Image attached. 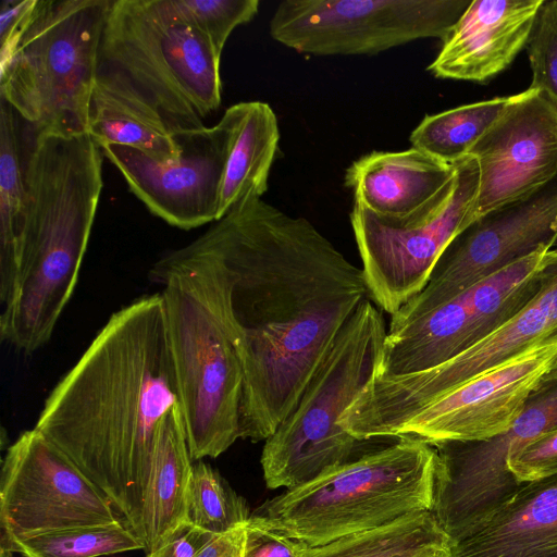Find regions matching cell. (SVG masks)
I'll return each mask as SVG.
<instances>
[{"label": "cell", "instance_id": "1f68e13d", "mask_svg": "<svg viewBox=\"0 0 557 557\" xmlns=\"http://www.w3.org/2000/svg\"><path fill=\"white\" fill-rule=\"evenodd\" d=\"M508 468L521 482H530L556 473L557 429L513 451L508 457Z\"/></svg>", "mask_w": 557, "mask_h": 557}, {"label": "cell", "instance_id": "ab89813d", "mask_svg": "<svg viewBox=\"0 0 557 557\" xmlns=\"http://www.w3.org/2000/svg\"><path fill=\"white\" fill-rule=\"evenodd\" d=\"M554 250L557 252V247Z\"/></svg>", "mask_w": 557, "mask_h": 557}, {"label": "cell", "instance_id": "7402d4cb", "mask_svg": "<svg viewBox=\"0 0 557 557\" xmlns=\"http://www.w3.org/2000/svg\"><path fill=\"white\" fill-rule=\"evenodd\" d=\"M87 133L99 147H132L159 162L177 159L182 152L158 111L122 79L101 70L92 83Z\"/></svg>", "mask_w": 557, "mask_h": 557}, {"label": "cell", "instance_id": "6da1fadb", "mask_svg": "<svg viewBox=\"0 0 557 557\" xmlns=\"http://www.w3.org/2000/svg\"><path fill=\"white\" fill-rule=\"evenodd\" d=\"M218 314L243 370L240 438L268 440L338 332L368 299L362 269L304 216L248 196L161 258Z\"/></svg>", "mask_w": 557, "mask_h": 557}, {"label": "cell", "instance_id": "d590c367", "mask_svg": "<svg viewBox=\"0 0 557 557\" xmlns=\"http://www.w3.org/2000/svg\"><path fill=\"white\" fill-rule=\"evenodd\" d=\"M246 523L216 534L197 557H244Z\"/></svg>", "mask_w": 557, "mask_h": 557}, {"label": "cell", "instance_id": "f1b7e54d", "mask_svg": "<svg viewBox=\"0 0 557 557\" xmlns=\"http://www.w3.org/2000/svg\"><path fill=\"white\" fill-rule=\"evenodd\" d=\"M251 513L239 496L210 465H193L188 497V518L196 525L215 534L245 524Z\"/></svg>", "mask_w": 557, "mask_h": 557}, {"label": "cell", "instance_id": "5b68a950", "mask_svg": "<svg viewBox=\"0 0 557 557\" xmlns=\"http://www.w3.org/2000/svg\"><path fill=\"white\" fill-rule=\"evenodd\" d=\"M387 327L366 300L338 332L295 409L265 440L260 463L270 490L295 488L371 449L342 425L345 411L376 375Z\"/></svg>", "mask_w": 557, "mask_h": 557}, {"label": "cell", "instance_id": "4fadbf2b", "mask_svg": "<svg viewBox=\"0 0 557 557\" xmlns=\"http://www.w3.org/2000/svg\"><path fill=\"white\" fill-rule=\"evenodd\" d=\"M542 248L395 330H387L376 377L416 373L471 348L528 305L541 288Z\"/></svg>", "mask_w": 557, "mask_h": 557}, {"label": "cell", "instance_id": "44dd1931", "mask_svg": "<svg viewBox=\"0 0 557 557\" xmlns=\"http://www.w3.org/2000/svg\"><path fill=\"white\" fill-rule=\"evenodd\" d=\"M450 557H557V472L525 482Z\"/></svg>", "mask_w": 557, "mask_h": 557}, {"label": "cell", "instance_id": "8992f818", "mask_svg": "<svg viewBox=\"0 0 557 557\" xmlns=\"http://www.w3.org/2000/svg\"><path fill=\"white\" fill-rule=\"evenodd\" d=\"M220 60L203 35L173 21L158 0H111L98 70L134 89L174 136L202 128L219 109Z\"/></svg>", "mask_w": 557, "mask_h": 557}, {"label": "cell", "instance_id": "74e56055", "mask_svg": "<svg viewBox=\"0 0 557 557\" xmlns=\"http://www.w3.org/2000/svg\"><path fill=\"white\" fill-rule=\"evenodd\" d=\"M424 557H450V547Z\"/></svg>", "mask_w": 557, "mask_h": 557}, {"label": "cell", "instance_id": "d4e9b609", "mask_svg": "<svg viewBox=\"0 0 557 557\" xmlns=\"http://www.w3.org/2000/svg\"><path fill=\"white\" fill-rule=\"evenodd\" d=\"M449 547L432 511H422L324 545L308 546L300 557H424Z\"/></svg>", "mask_w": 557, "mask_h": 557}, {"label": "cell", "instance_id": "f35d334b", "mask_svg": "<svg viewBox=\"0 0 557 557\" xmlns=\"http://www.w3.org/2000/svg\"><path fill=\"white\" fill-rule=\"evenodd\" d=\"M548 371H557V350L552 359L550 368Z\"/></svg>", "mask_w": 557, "mask_h": 557}, {"label": "cell", "instance_id": "83f0119b", "mask_svg": "<svg viewBox=\"0 0 557 557\" xmlns=\"http://www.w3.org/2000/svg\"><path fill=\"white\" fill-rule=\"evenodd\" d=\"M4 546L24 557H101L145 549L143 541L123 519L52 531Z\"/></svg>", "mask_w": 557, "mask_h": 557}, {"label": "cell", "instance_id": "9c48e42d", "mask_svg": "<svg viewBox=\"0 0 557 557\" xmlns=\"http://www.w3.org/2000/svg\"><path fill=\"white\" fill-rule=\"evenodd\" d=\"M557 343V252L550 249L535 297L478 344L434 368L374 376L345 411L342 426L360 441L394 437L421 409L531 348Z\"/></svg>", "mask_w": 557, "mask_h": 557}, {"label": "cell", "instance_id": "277c9868", "mask_svg": "<svg viewBox=\"0 0 557 557\" xmlns=\"http://www.w3.org/2000/svg\"><path fill=\"white\" fill-rule=\"evenodd\" d=\"M268 499L248 521L319 546L431 511L435 448L408 436Z\"/></svg>", "mask_w": 557, "mask_h": 557}, {"label": "cell", "instance_id": "ffe728a7", "mask_svg": "<svg viewBox=\"0 0 557 557\" xmlns=\"http://www.w3.org/2000/svg\"><path fill=\"white\" fill-rule=\"evenodd\" d=\"M454 177V164L411 147L360 157L346 170L345 185L354 193V203L398 221L426 206Z\"/></svg>", "mask_w": 557, "mask_h": 557}, {"label": "cell", "instance_id": "e575fe53", "mask_svg": "<svg viewBox=\"0 0 557 557\" xmlns=\"http://www.w3.org/2000/svg\"><path fill=\"white\" fill-rule=\"evenodd\" d=\"M215 535L187 520L147 553V557H197Z\"/></svg>", "mask_w": 557, "mask_h": 557}, {"label": "cell", "instance_id": "ba28073f", "mask_svg": "<svg viewBox=\"0 0 557 557\" xmlns=\"http://www.w3.org/2000/svg\"><path fill=\"white\" fill-rule=\"evenodd\" d=\"M169 341L193 461L216 458L240 438L244 376L226 332L194 280L159 259Z\"/></svg>", "mask_w": 557, "mask_h": 557}, {"label": "cell", "instance_id": "7a4b0ae2", "mask_svg": "<svg viewBox=\"0 0 557 557\" xmlns=\"http://www.w3.org/2000/svg\"><path fill=\"white\" fill-rule=\"evenodd\" d=\"M180 404L161 293L114 312L45 401L35 429L106 495L144 543L162 419Z\"/></svg>", "mask_w": 557, "mask_h": 557}, {"label": "cell", "instance_id": "cb8c5ba5", "mask_svg": "<svg viewBox=\"0 0 557 557\" xmlns=\"http://www.w3.org/2000/svg\"><path fill=\"white\" fill-rule=\"evenodd\" d=\"M278 139L277 119L267 102H240L221 185L218 220L245 197L261 198L267 191Z\"/></svg>", "mask_w": 557, "mask_h": 557}, {"label": "cell", "instance_id": "9a60e30c", "mask_svg": "<svg viewBox=\"0 0 557 557\" xmlns=\"http://www.w3.org/2000/svg\"><path fill=\"white\" fill-rule=\"evenodd\" d=\"M239 115L240 102L227 108L215 125L175 135L181 156L165 162L127 146L100 148L153 215L191 230L218 221L223 174Z\"/></svg>", "mask_w": 557, "mask_h": 557}, {"label": "cell", "instance_id": "52a82bcc", "mask_svg": "<svg viewBox=\"0 0 557 557\" xmlns=\"http://www.w3.org/2000/svg\"><path fill=\"white\" fill-rule=\"evenodd\" d=\"M111 0H38L11 57L0 98L34 133L87 132L99 47Z\"/></svg>", "mask_w": 557, "mask_h": 557}, {"label": "cell", "instance_id": "836d02e7", "mask_svg": "<svg viewBox=\"0 0 557 557\" xmlns=\"http://www.w3.org/2000/svg\"><path fill=\"white\" fill-rule=\"evenodd\" d=\"M307 547L304 542L246 523L244 557H300Z\"/></svg>", "mask_w": 557, "mask_h": 557}, {"label": "cell", "instance_id": "f546056e", "mask_svg": "<svg viewBox=\"0 0 557 557\" xmlns=\"http://www.w3.org/2000/svg\"><path fill=\"white\" fill-rule=\"evenodd\" d=\"M175 22L203 35L219 54L232 32L253 18L258 0H158Z\"/></svg>", "mask_w": 557, "mask_h": 557}, {"label": "cell", "instance_id": "484cf974", "mask_svg": "<svg viewBox=\"0 0 557 557\" xmlns=\"http://www.w3.org/2000/svg\"><path fill=\"white\" fill-rule=\"evenodd\" d=\"M18 114L0 98V300L11 299L17 278V236L25 199Z\"/></svg>", "mask_w": 557, "mask_h": 557}, {"label": "cell", "instance_id": "30bf717a", "mask_svg": "<svg viewBox=\"0 0 557 557\" xmlns=\"http://www.w3.org/2000/svg\"><path fill=\"white\" fill-rule=\"evenodd\" d=\"M455 177L412 215L386 220L354 203L350 222L371 300L391 315L426 285L450 243L475 221L479 168L471 156Z\"/></svg>", "mask_w": 557, "mask_h": 557}, {"label": "cell", "instance_id": "5bb4252c", "mask_svg": "<svg viewBox=\"0 0 557 557\" xmlns=\"http://www.w3.org/2000/svg\"><path fill=\"white\" fill-rule=\"evenodd\" d=\"M119 520L106 495L35 428L8 447L0 478L1 544Z\"/></svg>", "mask_w": 557, "mask_h": 557}, {"label": "cell", "instance_id": "8fae6325", "mask_svg": "<svg viewBox=\"0 0 557 557\" xmlns=\"http://www.w3.org/2000/svg\"><path fill=\"white\" fill-rule=\"evenodd\" d=\"M557 429V371H547L504 433L485 441L445 442L436 451L432 513L450 545L482 527L525 482L508 457Z\"/></svg>", "mask_w": 557, "mask_h": 557}, {"label": "cell", "instance_id": "8d00e7d4", "mask_svg": "<svg viewBox=\"0 0 557 557\" xmlns=\"http://www.w3.org/2000/svg\"><path fill=\"white\" fill-rule=\"evenodd\" d=\"M0 557H14V552L0 544Z\"/></svg>", "mask_w": 557, "mask_h": 557}, {"label": "cell", "instance_id": "7c38bea8", "mask_svg": "<svg viewBox=\"0 0 557 557\" xmlns=\"http://www.w3.org/2000/svg\"><path fill=\"white\" fill-rule=\"evenodd\" d=\"M471 0H286L270 35L299 53L374 54L424 39L442 41Z\"/></svg>", "mask_w": 557, "mask_h": 557}, {"label": "cell", "instance_id": "2e32d148", "mask_svg": "<svg viewBox=\"0 0 557 557\" xmlns=\"http://www.w3.org/2000/svg\"><path fill=\"white\" fill-rule=\"evenodd\" d=\"M557 245V174L528 195L487 212L446 248L407 309L421 317L516 261Z\"/></svg>", "mask_w": 557, "mask_h": 557}, {"label": "cell", "instance_id": "3957f363", "mask_svg": "<svg viewBox=\"0 0 557 557\" xmlns=\"http://www.w3.org/2000/svg\"><path fill=\"white\" fill-rule=\"evenodd\" d=\"M91 136L34 133L24 158L17 278L2 307L1 338L32 354L50 339L76 286L103 187Z\"/></svg>", "mask_w": 557, "mask_h": 557}, {"label": "cell", "instance_id": "4316f807", "mask_svg": "<svg viewBox=\"0 0 557 557\" xmlns=\"http://www.w3.org/2000/svg\"><path fill=\"white\" fill-rule=\"evenodd\" d=\"M507 100L508 97H497L425 115L410 134L411 146L453 164L469 156Z\"/></svg>", "mask_w": 557, "mask_h": 557}, {"label": "cell", "instance_id": "603a6c76", "mask_svg": "<svg viewBox=\"0 0 557 557\" xmlns=\"http://www.w3.org/2000/svg\"><path fill=\"white\" fill-rule=\"evenodd\" d=\"M193 465L184 416L177 404L162 419L154 446L144 518L147 553L177 525L189 520Z\"/></svg>", "mask_w": 557, "mask_h": 557}, {"label": "cell", "instance_id": "d6986e66", "mask_svg": "<svg viewBox=\"0 0 557 557\" xmlns=\"http://www.w3.org/2000/svg\"><path fill=\"white\" fill-rule=\"evenodd\" d=\"M544 0H473L428 70L438 78L486 84L527 47Z\"/></svg>", "mask_w": 557, "mask_h": 557}, {"label": "cell", "instance_id": "4dcf8cb0", "mask_svg": "<svg viewBox=\"0 0 557 557\" xmlns=\"http://www.w3.org/2000/svg\"><path fill=\"white\" fill-rule=\"evenodd\" d=\"M525 48L532 70L530 87L557 110V0H544Z\"/></svg>", "mask_w": 557, "mask_h": 557}, {"label": "cell", "instance_id": "e0dca14e", "mask_svg": "<svg viewBox=\"0 0 557 557\" xmlns=\"http://www.w3.org/2000/svg\"><path fill=\"white\" fill-rule=\"evenodd\" d=\"M469 156L479 168L474 203L478 220L556 176L557 110L540 90L531 87L509 96Z\"/></svg>", "mask_w": 557, "mask_h": 557}, {"label": "cell", "instance_id": "ac0fdd59", "mask_svg": "<svg viewBox=\"0 0 557 557\" xmlns=\"http://www.w3.org/2000/svg\"><path fill=\"white\" fill-rule=\"evenodd\" d=\"M557 343L529 349L437 398L394 437L408 436L430 445L485 441L506 432L550 368Z\"/></svg>", "mask_w": 557, "mask_h": 557}, {"label": "cell", "instance_id": "d6a6232c", "mask_svg": "<svg viewBox=\"0 0 557 557\" xmlns=\"http://www.w3.org/2000/svg\"><path fill=\"white\" fill-rule=\"evenodd\" d=\"M38 0H3L0 5V64L12 54L29 25Z\"/></svg>", "mask_w": 557, "mask_h": 557}]
</instances>
